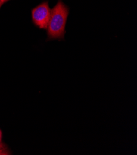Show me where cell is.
<instances>
[{
  "label": "cell",
  "instance_id": "1",
  "mask_svg": "<svg viewBox=\"0 0 137 155\" xmlns=\"http://www.w3.org/2000/svg\"><path fill=\"white\" fill-rule=\"evenodd\" d=\"M70 12L69 7L62 0H58L51 9L50 21L47 28V40H64L65 27Z\"/></svg>",
  "mask_w": 137,
  "mask_h": 155
},
{
  "label": "cell",
  "instance_id": "2",
  "mask_svg": "<svg viewBox=\"0 0 137 155\" xmlns=\"http://www.w3.org/2000/svg\"><path fill=\"white\" fill-rule=\"evenodd\" d=\"M51 15L49 2L45 1L32 10L33 23L38 28L47 30Z\"/></svg>",
  "mask_w": 137,
  "mask_h": 155
},
{
  "label": "cell",
  "instance_id": "3",
  "mask_svg": "<svg viewBox=\"0 0 137 155\" xmlns=\"http://www.w3.org/2000/svg\"><path fill=\"white\" fill-rule=\"evenodd\" d=\"M9 0H1V2H2V5H3L4 3H6V2H9Z\"/></svg>",
  "mask_w": 137,
  "mask_h": 155
},
{
  "label": "cell",
  "instance_id": "4",
  "mask_svg": "<svg viewBox=\"0 0 137 155\" xmlns=\"http://www.w3.org/2000/svg\"><path fill=\"white\" fill-rule=\"evenodd\" d=\"M2 134L1 130H0V142H1V140H2Z\"/></svg>",
  "mask_w": 137,
  "mask_h": 155
},
{
  "label": "cell",
  "instance_id": "5",
  "mask_svg": "<svg viewBox=\"0 0 137 155\" xmlns=\"http://www.w3.org/2000/svg\"><path fill=\"white\" fill-rule=\"evenodd\" d=\"M3 5H2V2H1V0H0V8H1V7H2V6Z\"/></svg>",
  "mask_w": 137,
  "mask_h": 155
},
{
  "label": "cell",
  "instance_id": "6",
  "mask_svg": "<svg viewBox=\"0 0 137 155\" xmlns=\"http://www.w3.org/2000/svg\"><path fill=\"white\" fill-rule=\"evenodd\" d=\"M1 149H2V145L0 144V150H1Z\"/></svg>",
  "mask_w": 137,
  "mask_h": 155
}]
</instances>
